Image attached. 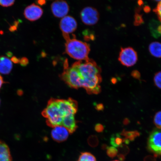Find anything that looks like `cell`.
I'll return each instance as SVG.
<instances>
[{"instance_id": "cell-1", "label": "cell", "mask_w": 161, "mask_h": 161, "mask_svg": "<svg viewBox=\"0 0 161 161\" xmlns=\"http://www.w3.org/2000/svg\"><path fill=\"white\" fill-rule=\"evenodd\" d=\"M84 61L76 62L70 67L65 62L60 77L71 88L78 89L82 87L88 94H99L101 92V70L93 60Z\"/></svg>"}, {"instance_id": "cell-2", "label": "cell", "mask_w": 161, "mask_h": 161, "mask_svg": "<svg viewBox=\"0 0 161 161\" xmlns=\"http://www.w3.org/2000/svg\"><path fill=\"white\" fill-rule=\"evenodd\" d=\"M64 37L66 40L65 52L70 57L80 61L90 59L88 58L90 51L89 44L76 39L75 37L71 39L69 35Z\"/></svg>"}, {"instance_id": "cell-3", "label": "cell", "mask_w": 161, "mask_h": 161, "mask_svg": "<svg viewBox=\"0 0 161 161\" xmlns=\"http://www.w3.org/2000/svg\"><path fill=\"white\" fill-rule=\"evenodd\" d=\"M42 114L46 118V124L50 127L53 128L56 126L62 125L64 116L58 107L55 98H50Z\"/></svg>"}, {"instance_id": "cell-4", "label": "cell", "mask_w": 161, "mask_h": 161, "mask_svg": "<svg viewBox=\"0 0 161 161\" xmlns=\"http://www.w3.org/2000/svg\"><path fill=\"white\" fill-rule=\"evenodd\" d=\"M147 148L154 156H161V130L155 129L150 133L148 140Z\"/></svg>"}, {"instance_id": "cell-5", "label": "cell", "mask_w": 161, "mask_h": 161, "mask_svg": "<svg viewBox=\"0 0 161 161\" xmlns=\"http://www.w3.org/2000/svg\"><path fill=\"white\" fill-rule=\"evenodd\" d=\"M118 59L122 65L130 67L135 65L137 61V54L132 47L122 48Z\"/></svg>"}, {"instance_id": "cell-6", "label": "cell", "mask_w": 161, "mask_h": 161, "mask_svg": "<svg viewBox=\"0 0 161 161\" xmlns=\"http://www.w3.org/2000/svg\"><path fill=\"white\" fill-rule=\"evenodd\" d=\"M58 107L64 117L75 114L78 109V103L73 98H69L67 99H56Z\"/></svg>"}, {"instance_id": "cell-7", "label": "cell", "mask_w": 161, "mask_h": 161, "mask_svg": "<svg viewBox=\"0 0 161 161\" xmlns=\"http://www.w3.org/2000/svg\"><path fill=\"white\" fill-rule=\"evenodd\" d=\"M82 21L85 25H95L99 20L100 15L97 10L91 7H86L80 13Z\"/></svg>"}, {"instance_id": "cell-8", "label": "cell", "mask_w": 161, "mask_h": 161, "mask_svg": "<svg viewBox=\"0 0 161 161\" xmlns=\"http://www.w3.org/2000/svg\"><path fill=\"white\" fill-rule=\"evenodd\" d=\"M62 35H69L73 33L77 28V23L73 17L66 15L62 18L59 23Z\"/></svg>"}, {"instance_id": "cell-9", "label": "cell", "mask_w": 161, "mask_h": 161, "mask_svg": "<svg viewBox=\"0 0 161 161\" xmlns=\"http://www.w3.org/2000/svg\"><path fill=\"white\" fill-rule=\"evenodd\" d=\"M52 13L55 17L62 18L68 14L69 10V5L65 1H56L51 5Z\"/></svg>"}, {"instance_id": "cell-10", "label": "cell", "mask_w": 161, "mask_h": 161, "mask_svg": "<svg viewBox=\"0 0 161 161\" xmlns=\"http://www.w3.org/2000/svg\"><path fill=\"white\" fill-rule=\"evenodd\" d=\"M43 9L39 6L33 3L26 7L24 11V15L26 19L31 21L40 19L43 15Z\"/></svg>"}, {"instance_id": "cell-11", "label": "cell", "mask_w": 161, "mask_h": 161, "mask_svg": "<svg viewBox=\"0 0 161 161\" xmlns=\"http://www.w3.org/2000/svg\"><path fill=\"white\" fill-rule=\"evenodd\" d=\"M69 134L68 130L64 126L59 125L53 128L51 135L53 140L58 142H62L67 140Z\"/></svg>"}, {"instance_id": "cell-12", "label": "cell", "mask_w": 161, "mask_h": 161, "mask_svg": "<svg viewBox=\"0 0 161 161\" xmlns=\"http://www.w3.org/2000/svg\"><path fill=\"white\" fill-rule=\"evenodd\" d=\"M74 115L69 114L64 116L62 120V125L65 127L70 134L73 133L78 128L77 123Z\"/></svg>"}, {"instance_id": "cell-13", "label": "cell", "mask_w": 161, "mask_h": 161, "mask_svg": "<svg viewBox=\"0 0 161 161\" xmlns=\"http://www.w3.org/2000/svg\"><path fill=\"white\" fill-rule=\"evenodd\" d=\"M11 60L5 56H0V73L7 75L10 73L13 68Z\"/></svg>"}, {"instance_id": "cell-14", "label": "cell", "mask_w": 161, "mask_h": 161, "mask_svg": "<svg viewBox=\"0 0 161 161\" xmlns=\"http://www.w3.org/2000/svg\"><path fill=\"white\" fill-rule=\"evenodd\" d=\"M9 148L5 143L0 140V161H12Z\"/></svg>"}, {"instance_id": "cell-15", "label": "cell", "mask_w": 161, "mask_h": 161, "mask_svg": "<svg viewBox=\"0 0 161 161\" xmlns=\"http://www.w3.org/2000/svg\"><path fill=\"white\" fill-rule=\"evenodd\" d=\"M110 143L112 147L118 148L123 143L126 145L130 143V141L124 138H122L120 134H116L113 135L110 138Z\"/></svg>"}, {"instance_id": "cell-16", "label": "cell", "mask_w": 161, "mask_h": 161, "mask_svg": "<svg viewBox=\"0 0 161 161\" xmlns=\"http://www.w3.org/2000/svg\"><path fill=\"white\" fill-rule=\"evenodd\" d=\"M151 55L154 57L161 58V43L158 42H152L149 46Z\"/></svg>"}, {"instance_id": "cell-17", "label": "cell", "mask_w": 161, "mask_h": 161, "mask_svg": "<svg viewBox=\"0 0 161 161\" xmlns=\"http://www.w3.org/2000/svg\"><path fill=\"white\" fill-rule=\"evenodd\" d=\"M126 139L130 141H133L137 137L140 136V134L138 131H127L124 130L120 134Z\"/></svg>"}, {"instance_id": "cell-18", "label": "cell", "mask_w": 161, "mask_h": 161, "mask_svg": "<svg viewBox=\"0 0 161 161\" xmlns=\"http://www.w3.org/2000/svg\"><path fill=\"white\" fill-rule=\"evenodd\" d=\"M118 157L120 160H124L125 158V156L129 152L130 149L126 144H123L118 149Z\"/></svg>"}, {"instance_id": "cell-19", "label": "cell", "mask_w": 161, "mask_h": 161, "mask_svg": "<svg viewBox=\"0 0 161 161\" xmlns=\"http://www.w3.org/2000/svg\"><path fill=\"white\" fill-rule=\"evenodd\" d=\"M77 161H96L95 157L91 153L84 152L80 153Z\"/></svg>"}, {"instance_id": "cell-20", "label": "cell", "mask_w": 161, "mask_h": 161, "mask_svg": "<svg viewBox=\"0 0 161 161\" xmlns=\"http://www.w3.org/2000/svg\"><path fill=\"white\" fill-rule=\"evenodd\" d=\"M154 123L157 128L161 130V111L156 113L155 115Z\"/></svg>"}, {"instance_id": "cell-21", "label": "cell", "mask_w": 161, "mask_h": 161, "mask_svg": "<svg viewBox=\"0 0 161 161\" xmlns=\"http://www.w3.org/2000/svg\"><path fill=\"white\" fill-rule=\"evenodd\" d=\"M107 154L111 158H114L118 155V150L114 147H108L107 148Z\"/></svg>"}, {"instance_id": "cell-22", "label": "cell", "mask_w": 161, "mask_h": 161, "mask_svg": "<svg viewBox=\"0 0 161 161\" xmlns=\"http://www.w3.org/2000/svg\"><path fill=\"white\" fill-rule=\"evenodd\" d=\"M154 81L157 87L161 89V71L155 74L154 77Z\"/></svg>"}, {"instance_id": "cell-23", "label": "cell", "mask_w": 161, "mask_h": 161, "mask_svg": "<svg viewBox=\"0 0 161 161\" xmlns=\"http://www.w3.org/2000/svg\"><path fill=\"white\" fill-rule=\"evenodd\" d=\"M154 11L158 15V19L161 23V1H159Z\"/></svg>"}, {"instance_id": "cell-24", "label": "cell", "mask_w": 161, "mask_h": 161, "mask_svg": "<svg viewBox=\"0 0 161 161\" xmlns=\"http://www.w3.org/2000/svg\"><path fill=\"white\" fill-rule=\"evenodd\" d=\"M15 1H1L0 0V5L3 7H8L14 4Z\"/></svg>"}, {"instance_id": "cell-25", "label": "cell", "mask_w": 161, "mask_h": 161, "mask_svg": "<svg viewBox=\"0 0 161 161\" xmlns=\"http://www.w3.org/2000/svg\"><path fill=\"white\" fill-rule=\"evenodd\" d=\"M89 143L92 147H96L97 145L98 141L97 137L96 136H92L90 137Z\"/></svg>"}, {"instance_id": "cell-26", "label": "cell", "mask_w": 161, "mask_h": 161, "mask_svg": "<svg viewBox=\"0 0 161 161\" xmlns=\"http://www.w3.org/2000/svg\"><path fill=\"white\" fill-rule=\"evenodd\" d=\"M95 130L96 131L98 132H101L103 131L104 127L102 124H96L95 126Z\"/></svg>"}, {"instance_id": "cell-27", "label": "cell", "mask_w": 161, "mask_h": 161, "mask_svg": "<svg viewBox=\"0 0 161 161\" xmlns=\"http://www.w3.org/2000/svg\"><path fill=\"white\" fill-rule=\"evenodd\" d=\"M19 63L22 66H26L29 63V60H28L27 58L24 57L19 60Z\"/></svg>"}, {"instance_id": "cell-28", "label": "cell", "mask_w": 161, "mask_h": 161, "mask_svg": "<svg viewBox=\"0 0 161 161\" xmlns=\"http://www.w3.org/2000/svg\"><path fill=\"white\" fill-rule=\"evenodd\" d=\"M144 161H156V156H148L144 158Z\"/></svg>"}, {"instance_id": "cell-29", "label": "cell", "mask_w": 161, "mask_h": 161, "mask_svg": "<svg viewBox=\"0 0 161 161\" xmlns=\"http://www.w3.org/2000/svg\"><path fill=\"white\" fill-rule=\"evenodd\" d=\"M96 110L98 111H101L104 110V107L103 104H97L96 106Z\"/></svg>"}, {"instance_id": "cell-30", "label": "cell", "mask_w": 161, "mask_h": 161, "mask_svg": "<svg viewBox=\"0 0 161 161\" xmlns=\"http://www.w3.org/2000/svg\"><path fill=\"white\" fill-rule=\"evenodd\" d=\"M11 61L15 63H19V59L16 57H13L12 58Z\"/></svg>"}, {"instance_id": "cell-31", "label": "cell", "mask_w": 161, "mask_h": 161, "mask_svg": "<svg viewBox=\"0 0 161 161\" xmlns=\"http://www.w3.org/2000/svg\"><path fill=\"white\" fill-rule=\"evenodd\" d=\"M3 83L4 81L3 78L1 75H0V89H1L2 86H3Z\"/></svg>"}, {"instance_id": "cell-32", "label": "cell", "mask_w": 161, "mask_h": 161, "mask_svg": "<svg viewBox=\"0 0 161 161\" xmlns=\"http://www.w3.org/2000/svg\"><path fill=\"white\" fill-rule=\"evenodd\" d=\"M46 1H38V3L41 5H43L45 4Z\"/></svg>"}, {"instance_id": "cell-33", "label": "cell", "mask_w": 161, "mask_h": 161, "mask_svg": "<svg viewBox=\"0 0 161 161\" xmlns=\"http://www.w3.org/2000/svg\"><path fill=\"white\" fill-rule=\"evenodd\" d=\"M130 121L128 119H124V124L125 125H128Z\"/></svg>"}, {"instance_id": "cell-34", "label": "cell", "mask_w": 161, "mask_h": 161, "mask_svg": "<svg viewBox=\"0 0 161 161\" xmlns=\"http://www.w3.org/2000/svg\"><path fill=\"white\" fill-rule=\"evenodd\" d=\"M118 161V160H114V161Z\"/></svg>"}, {"instance_id": "cell-35", "label": "cell", "mask_w": 161, "mask_h": 161, "mask_svg": "<svg viewBox=\"0 0 161 161\" xmlns=\"http://www.w3.org/2000/svg\"><path fill=\"white\" fill-rule=\"evenodd\" d=\"M1 99H0V104H1Z\"/></svg>"}]
</instances>
